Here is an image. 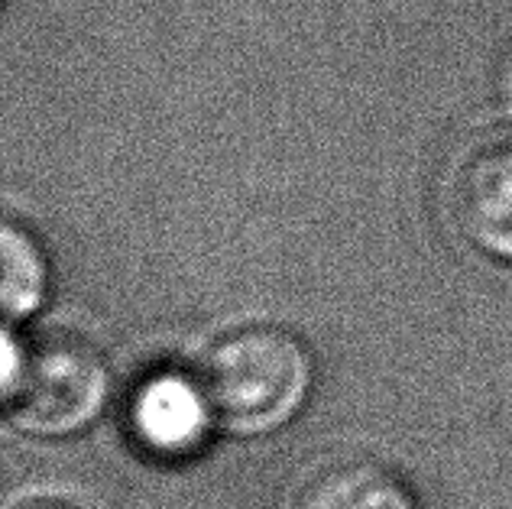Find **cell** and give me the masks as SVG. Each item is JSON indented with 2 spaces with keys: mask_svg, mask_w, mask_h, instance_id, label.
<instances>
[{
  "mask_svg": "<svg viewBox=\"0 0 512 509\" xmlns=\"http://www.w3.org/2000/svg\"><path fill=\"white\" fill-rule=\"evenodd\" d=\"M195 377L214 422L237 438H263L302 415L315 390V357L295 331L247 321L214 338Z\"/></svg>",
  "mask_w": 512,
  "mask_h": 509,
  "instance_id": "cell-1",
  "label": "cell"
},
{
  "mask_svg": "<svg viewBox=\"0 0 512 509\" xmlns=\"http://www.w3.org/2000/svg\"><path fill=\"white\" fill-rule=\"evenodd\" d=\"M52 266L43 240L20 214L0 208V328L30 321L49 299Z\"/></svg>",
  "mask_w": 512,
  "mask_h": 509,
  "instance_id": "cell-6",
  "label": "cell"
},
{
  "mask_svg": "<svg viewBox=\"0 0 512 509\" xmlns=\"http://www.w3.org/2000/svg\"><path fill=\"white\" fill-rule=\"evenodd\" d=\"M448 208L470 247L512 263V127L467 146L451 176Z\"/></svg>",
  "mask_w": 512,
  "mask_h": 509,
  "instance_id": "cell-3",
  "label": "cell"
},
{
  "mask_svg": "<svg viewBox=\"0 0 512 509\" xmlns=\"http://www.w3.org/2000/svg\"><path fill=\"white\" fill-rule=\"evenodd\" d=\"M23 357H26V338H17L13 328H0V409L7 406V399L17 390Z\"/></svg>",
  "mask_w": 512,
  "mask_h": 509,
  "instance_id": "cell-7",
  "label": "cell"
},
{
  "mask_svg": "<svg viewBox=\"0 0 512 509\" xmlns=\"http://www.w3.org/2000/svg\"><path fill=\"white\" fill-rule=\"evenodd\" d=\"M130 432L159 461H188L218 432L214 412L195 373L156 370L130 396Z\"/></svg>",
  "mask_w": 512,
  "mask_h": 509,
  "instance_id": "cell-4",
  "label": "cell"
},
{
  "mask_svg": "<svg viewBox=\"0 0 512 509\" xmlns=\"http://www.w3.org/2000/svg\"><path fill=\"white\" fill-rule=\"evenodd\" d=\"M286 509H419L412 487L373 458L321 464L292 493Z\"/></svg>",
  "mask_w": 512,
  "mask_h": 509,
  "instance_id": "cell-5",
  "label": "cell"
},
{
  "mask_svg": "<svg viewBox=\"0 0 512 509\" xmlns=\"http://www.w3.org/2000/svg\"><path fill=\"white\" fill-rule=\"evenodd\" d=\"M114 396L111 360L82 331L49 328L26 338L20 383L0 419L33 438L82 435Z\"/></svg>",
  "mask_w": 512,
  "mask_h": 509,
  "instance_id": "cell-2",
  "label": "cell"
},
{
  "mask_svg": "<svg viewBox=\"0 0 512 509\" xmlns=\"http://www.w3.org/2000/svg\"><path fill=\"white\" fill-rule=\"evenodd\" d=\"M7 509H88L69 497H56V493H36V497H23Z\"/></svg>",
  "mask_w": 512,
  "mask_h": 509,
  "instance_id": "cell-8",
  "label": "cell"
}]
</instances>
